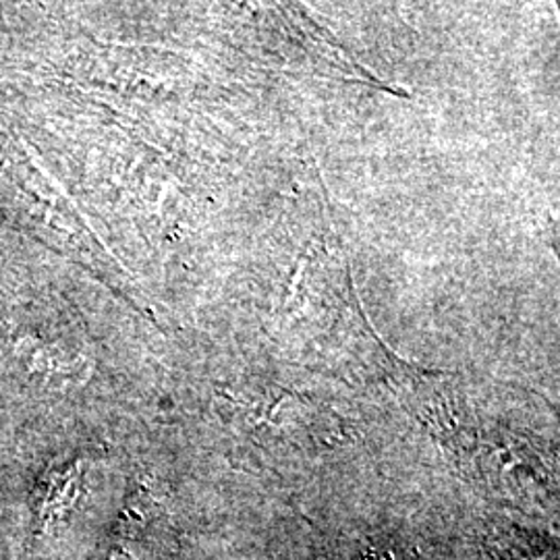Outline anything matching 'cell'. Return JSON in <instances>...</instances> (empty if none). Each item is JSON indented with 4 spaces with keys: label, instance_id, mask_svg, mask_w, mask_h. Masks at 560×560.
Returning a JSON list of instances; mask_svg holds the SVG:
<instances>
[{
    "label": "cell",
    "instance_id": "cell-1",
    "mask_svg": "<svg viewBox=\"0 0 560 560\" xmlns=\"http://www.w3.org/2000/svg\"><path fill=\"white\" fill-rule=\"evenodd\" d=\"M15 351L23 361V365L38 376L46 384L55 386H71L75 382H81L88 374L85 361L75 358L69 360L65 353H60L55 345H44L40 339L34 337H25L15 345Z\"/></svg>",
    "mask_w": 560,
    "mask_h": 560
}]
</instances>
